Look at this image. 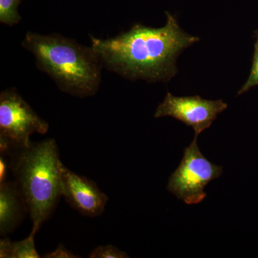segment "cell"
Wrapping results in <instances>:
<instances>
[{
	"label": "cell",
	"instance_id": "obj_14",
	"mask_svg": "<svg viewBox=\"0 0 258 258\" xmlns=\"http://www.w3.org/2000/svg\"><path fill=\"white\" fill-rule=\"evenodd\" d=\"M13 242V241L6 236L2 237L0 240V257L12 258Z\"/></svg>",
	"mask_w": 258,
	"mask_h": 258
},
{
	"label": "cell",
	"instance_id": "obj_5",
	"mask_svg": "<svg viewBox=\"0 0 258 258\" xmlns=\"http://www.w3.org/2000/svg\"><path fill=\"white\" fill-rule=\"evenodd\" d=\"M222 171V166L215 165L203 155L195 137L185 148L181 163L169 178L167 189L186 205H197L206 198L207 185L220 177Z\"/></svg>",
	"mask_w": 258,
	"mask_h": 258
},
{
	"label": "cell",
	"instance_id": "obj_10",
	"mask_svg": "<svg viewBox=\"0 0 258 258\" xmlns=\"http://www.w3.org/2000/svg\"><path fill=\"white\" fill-rule=\"evenodd\" d=\"M36 232H32L27 238L13 242L12 258H39L35 245V235Z\"/></svg>",
	"mask_w": 258,
	"mask_h": 258
},
{
	"label": "cell",
	"instance_id": "obj_12",
	"mask_svg": "<svg viewBox=\"0 0 258 258\" xmlns=\"http://www.w3.org/2000/svg\"><path fill=\"white\" fill-rule=\"evenodd\" d=\"M257 86H258V40H256L255 44H254L253 61H252L250 74H249L247 81L240 88L237 94H243L248 91L250 88Z\"/></svg>",
	"mask_w": 258,
	"mask_h": 258
},
{
	"label": "cell",
	"instance_id": "obj_6",
	"mask_svg": "<svg viewBox=\"0 0 258 258\" xmlns=\"http://www.w3.org/2000/svg\"><path fill=\"white\" fill-rule=\"evenodd\" d=\"M227 106L221 99H204L199 96L178 97L167 93L154 117H172L191 126L195 131V137L198 138L202 132L211 126L217 115Z\"/></svg>",
	"mask_w": 258,
	"mask_h": 258
},
{
	"label": "cell",
	"instance_id": "obj_4",
	"mask_svg": "<svg viewBox=\"0 0 258 258\" xmlns=\"http://www.w3.org/2000/svg\"><path fill=\"white\" fill-rule=\"evenodd\" d=\"M47 121L35 113L14 88L0 94V152L6 155L10 151L28 147L30 136L46 134Z\"/></svg>",
	"mask_w": 258,
	"mask_h": 258
},
{
	"label": "cell",
	"instance_id": "obj_7",
	"mask_svg": "<svg viewBox=\"0 0 258 258\" xmlns=\"http://www.w3.org/2000/svg\"><path fill=\"white\" fill-rule=\"evenodd\" d=\"M61 194L66 201L83 216L96 217L104 212L108 196L96 183L70 170L60 163Z\"/></svg>",
	"mask_w": 258,
	"mask_h": 258
},
{
	"label": "cell",
	"instance_id": "obj_11",
	"mask_svg": "<svg viewBox=\"0 0 258 258\" xmlns=\"http://www.w3.org/2000/svg\"><path fill=\"white\" fill-rule=\"evenodd\" d=\"M90 258H126L128 254L112 244L98 246L89 254Z\"/></svg>",
	"mask_w": 258,
	"mask_h": 258
},
{
	"label": "cell",
	"instance_id": "obj_8",
	"mask_svg": "<svg viewBox=\"0 0 258 258\" xmlns=\"http://www.w3.org/2000/svg\"><path fill=\"white\" fill-rule=\"evenodd\" d=\"M28 214V205L15 181L0 184V235L13 233Z\"/></svg>",
	"mask_w": 258,
	"mask_h": 258
},
{
	"label": "cell",
	"instance_id": "obj_16",
	"mask_svg": "<svg viewBox=\"0 0 258 258\" xmlns=\"http://www.w3.org/2000/svg\"><path fill=\"white\" fill-rule=\"evenodd\" d=\"M254 37H255L256 40H258V30H254Z\"/></svg>",
	"mask_w": 258,
	"mask_h": 258
},
{
	"label": "cell",
	"instance_id": "obj_1",
	"mask_svg": "<svg viewBox=\"0 0 258 258\" xmlns=\"http://www.w3.org/2000/svg\"><path fill=\"white\" fill-rule=\"evenodd\" d=\"M159 28L135 24L128 31L111 38L90 35L91 46L103 67L122 77L149 82H168L177 73L176 59L186 47L200 41L180 28L175 17L166 12Z\"/></svg>",
	"mask_w": 258,
	"mask_h": 258
},
{
	"label": "cell",
	"instance_id": "obj_3",
	"mask_svg": "<svg viewBox=\"0 0 258 258\" xmlns=\"http://www.w3.org/2000/svg\"><path fill=\"white\" fill-rule=\"evenodd\" d=\"M5 156L10 157V169L28 205L32 231L37 233L52 216L62 197L57 144L53 139L31 142Z\"/></svg>",
	"mask_w": 258,
	"mask_h": 258
},
{
	"label": "cell",
	"instance_id": "obj_9",
	"mask_svg": "<svg viewBox=\"0 0 258 258\" xmlns=\"http://www.w3.org/2000/svg\"><path fill=\"white\" fill-rule=\"evenodd\" d=\"M20 0H0V23L13 26L21 21L22 17L18 12Z\"/></svg>",
	"mask_w": 258,
	"mask_h": 258
},
{
	"label": "cell",
	"instance_id": "obj_2",
	"mask_svg": "<svg viewBox=\"0 0 258 258\" xmlns=\"http://www.w3.org/2000/svg\"><path fill=\"white\" fill-rule=\"evenodd\" d=\"M22 46L35 57L37 69L48 75L62 92L79 98L98 92L103 66L92 47L60 34L30 31Z\"/></svg>",
	"mask_w": 258,
	"mask_h": 258
},
{
	"label": "cell",
	"instance_id": "obj_13",
	"mask_svg": "<svg viewBox=\"0 0 258 258\" xmlns=\"http://www.w3.org/2000/svg\"><path fill=\"white\" fill-rule=\"evenodd\" d=\"M43 257L46 258H77L79 257V256L76 255L73 253L71 251L69 250L62 245V244H60L58 247L52 251V252H48V253L45 254L43 256Z\"/></svg>",
	"mask_w": 258,
	"mask_h": 258
},
{
	"label": "cell",
	"instance_id": "obj_15",
	"mask_svg": "<svg viewBox=\"0 0 258 258\" xmlns=\"http://www.w3.org/2000/svg\"><path fill=\"white\" fill-rule=\"evenodd\" d=\"M10 169L9 161H7L4 155L0 157V184L6 181L7 174Z\"/></svg>",
	"mask_w": 258,
	"mask_h": 258
}]
</instances>
